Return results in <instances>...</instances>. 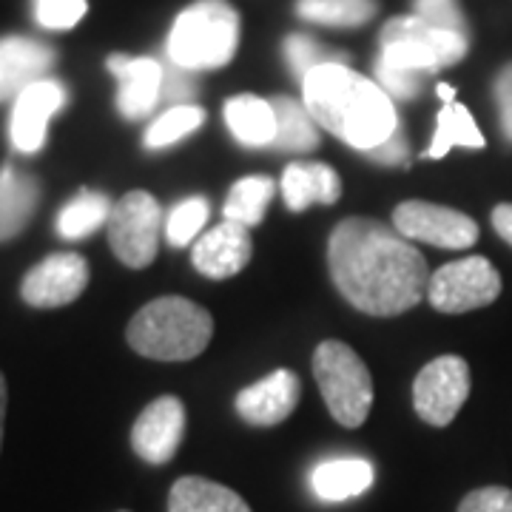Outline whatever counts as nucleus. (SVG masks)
<instances>
[{"label":"nucleus","mask_w":512,"mask_h":512,"mask_svg":"<svg viewBox=\"0 0 512 512\" xmlns=\"http://www.w3.org/2000/svg\"><path fill=\"white\" fill-rule=\"evenodd\" d=\"M330 276L356 311L399 316L427 296L430 268L399 231L376 220L339 222L328 242Z\"/></svg>","instance_id":"1"},{"label":"nucleus","mask_w":512,"mask_h":512,"mask_svg":"<svg viewBox=\"0 0 512 512\" xmlns=\"http://www.w3.org/2000/svg\"><path fill=\"white\" fill-rule=\"evenodd\" d=\"M302 97L319 126L365 154L399 131L393 97L339 60L316 66L302 80Z\"/></svg>","instance_id":"2"},{"label":"nucleus","mask_w":512,"mask_h":512,"mask_svg":"<svg viewBox=\"0 0 512 512\" xmlns=\"http://www.w3.org/2000/svg\"><path fill=\"white\" fill-rule=\"evenodd\" d=\"M128 345L146 359L185 362L200 356L214 336L211 313L183 296L148 302L128 322Z\"/></svg>","instance_id":"3"},{"label":"nucleus","mask_w":512,"mask_h":512,"mask_svg":"<svg viewBox=\"0 0 512 512\" xmlns=\"http://www.w3.org/2000/svg\"><path fill=\"white\" fill-rule=\"evenodd\" d=\"M239 15L225 0H197L168 35V60L185 72L220 69L237 55Z\"/></svg>","instance_id":"4"},{"label":"nucleus","mask_w":512,"mask_h":512,"mask_svg":"<svg viewBox=\"0 0 512 512\" xmlns=\"http://www.w3.org/2000/svg\"><path fill=\"white\" fill-rule=\"evenodd\" d=\"M313 379L342 427H362L373 404V379L359 353L345 342H322L313 353Z\"/></svg>","instance_id":"5"},{"label":"nucleus","mask_w":512,"mask_h":512,"mask_svg":"<svg viewBox=\"0 0 512 512\" xmlns=\"http://www.w3.org/2000/svg\"><path fill=\"white\" fill-rule=\"evenodd\" d=\"M464 55H467V35L436 29L416 15L393 18L382 29L379 60L399 69L433 74L458 63Z\"/></svg>","instance_id":"6"},{"label":"nucleus","mask_w":512,"mask_h":512,"mask_svg":"<svg viewBox=\"0 0 512 512\" xmlns=\"http://www.w3.org/2000/svg\"><path fill=\"white\" fill-rule=\"evenodd\" d=\"M109 245L128 268H146L154 262L163 234V208L148 191H128L114 202L109 217Z\"/></svg>","instance_id":"7"},{"label":"nucleus","mask_w":512,"mask_h":512,"mask_svg":"<svg viewBox=\"0 0 512 512\" xmlns=\"http://www.w3.org/2000/svg\"><path fill=\"white\" fill-rule=\"evenodd\" d=\"M501 293V276L484 256H464L441 265L427 282V299L441 313H467L493 305Z\"/></svg>","instance_id":"8"},{"label":"nucleus","mask_w":512,"mask_h":512,"mask_svg":"<svg viewBox=\"0 0 512 512\" xmlns=\"http://www.w3.org/2000/svg\"><path fill=\"white\" fill-rule=\"evenodd\" d=\"M470 396V367L461 356H439L421 367L413 384V407L433 427H447Z\"/></svg>","instance_id":"9"},{"label":"nucleus","mask_w":512,"mask_h":512,"mask_svg":"<svg viewBox=\"0 0 512 512\" xmlns=\"http://www.w3.org/2000/svg\"><path fill=\"white\" fill-rule=\"evenodd\" d=\"M393 225L404 239L427 242L447 251L470 248L478 239V225L473 217L461 214L456 208L424 200L402 202L393 211Z\"/></svg>","instance_id":"10"},{"label":"nucleus","mask_w":512,"mask_h":512,"mask_svg":"<svg viewBox=\"0 0 512 512\" xmlns=\"http://www.w3.org/2000/svg\"><path fill=\"white\" fill-rule=\"evenodd\" d=\"M89 285V262L80 254H52L23 276L20 296L32 308H60L80 299Z\"/></svg>","instance_id":"11"},{"label":"nucleus","mask_w":512,"mask_h":512,"mask_svg":"<svg viewBox=\"0 0 512 512\" xmlns=\"http://www.w3.org/2000/svg\"><path fill=\"white\" fill-rule=\"evenodd\" d=\"M185 436V407L177 396H160L134 421L131 447L146 464H168Z\"/></svg>","instance_id":"12"},{"label":"nucleus","mask_w":512,"mask_h":512,"mask_svg":"<svg viewBox=\"0 0 512 512\" xmlns=\"http://www.w3.org/2000/svg\"><path fill=\"white\" fill-rule=\"evenodd\" d=\"M66 100H69V94L63 89V83H57L52 77L32 83L15 100V109H12V120H9L12 146L23 154H35L46 146L49 123L57 111L66 106Z\"/></svg>","instance_id":"13"},{"label":"nucleus","mask_w":512,"mask_h":512,"mask_svg":"<svg viewBox=\"0 0 512 512\" xmlns=\"http://www.w3.org/2000/svg\"><path fill=\"white\" fill-rule=\"evenodd\" d=\"M109 72L120 80L117 109L128 120H143L163 100L165 66L154 57L111 55Z\"/></svg>","instance_id":"14"},{"label":"nucleus","mask_w":512,"mask_h":512,"mask_svg":"<svg viewBox=\"0 0 512 512\" xmlns=\"http://www.w3.org/2000/svg\"><path fill=\"white\" fill-rule=\"evenodd\" d=\"M302 387L293 370H274L271 376L239 390L237 413L254 427H274L285 421L299 404Z\"/></svg>","instance_id":"15"},{"label":"nucleus","mask_w":512,"mask_h":512,"mask_svg":"<svg viewBox=\"0 0 512 512\" xmlns=\"http://www.w3.org/2000/svg\"><path fill=\"white\" fill-rule=\"evenodd\" d=\"M254 256V242L245 225L225 220L202 234L191 251L197 271L208 279H228L237 276Z\"/></svg>","instance_id":"16"},{"label":"nucleus","mask_w":512,"mask_h":512,"mask_svg":"<svg viewBox=\"0 0 512 512\" xmlns=\"http://www.w3.org/2000/svg\"><path fill=\"white\" fill-rule=\"evenodd\" d=\"M55 63V49L32 37H0V103L18 100L32 83L43 80Z\"/></svg>","instance_id":"17"},{"label":"nucleus","mask_w":512,"mask_h":512,"mask_svg":"<svg viewBox=\"0 0 512 512\" xmlns=\"http://www.w3.org/2000/svg\"><path fill=\"white\" fill-rule=\"evenodd\" d=\"M376 470L365 458H328L316 464L311 473V490L316 498L339 504L350 501L356 495L367 493L373 487Z\"/></svg>","instance_id":"18"},{"label":"nucleus","mask_w":512,"mask_h":512,"mask_svg":"<svg viewBox=\"0 0 512 512\" xmlns=\"http://www.w3.org/2000/svg\"><path fill=\"white\" fill-rule=\"evenodd\" d=\"M342 194L336 171L325 163H293L282 174V197L291 211L308 205H333Z\"/></svg>","instance_id":"19"},{"label":"nucleus","mask_w":512,"mask_h":512,"mask_svg":"<svg viewBox=\"0 0 512 512\" xmlns=\"http://www.w3.org/2000/svg\"><path fill=\"white\" fill-rule=\"evenodd\" d=\"M40 202V183L15 165L0 168V242L15 239L29 225Z\"/></svg>","instance_id":"20"},{"label":"nucleus","mask_w":512,"mask_h":512,"mask_svg":"<svg viewBox=\"0 0 512 512\" xmlns=\"http://www.w3.org/2000/svg\"><path fill=\"white\" fill-rule=\"evenodd\" d=\"M225 123L242 146H274L276 114L271 100L254 94H237L225 103Z\"/></svg>","instance_id":"21"},{"label":"nucleus","mask_w":512,"mask_h":512,"mask_svg":"<svg viewBox=\"0 0 512 512\" xmlns=\"http://www.w3.org/2000/svg\"><path fill=\"white\" fill-rule=\"evenodd\" d=\"M168 512H251V507L231 487L200 476H185L168 493Z\"/></svg>","instance_id":"22"},{"label":"nucleus","mask_w":512,"mask_h":512,"mask_svg":"<svg viewBox=\"0 0 512 512\" xmlns=\"http://www.w3.org/2000/svg\"><path fill=\"white\" fill-rule=\"evenodd\" d=\"M271 103H274L276 114L274 148L291 151V154H305L319 146V131H316L319 123L313 120L305 103H296L291 97H276Z\"/></svg>","instance_id":"23"},{"label":"nucleus","mask_w":512,"mask_h":512,"mask_svg":"<svg viewBox=\"0 0 512 512\" xmlns=\"http://www.w3.org/2000/svg\"><path fill=\"white\" fill-rule=\"evenodd\" d=\"M484 148V134L478 131L473 114L467 111V106L453 100H444V106L439 111V120H436V134H433V143L427 148L424 157L430 160H441L450 148Z\"/></svg>","instance_id":"24"},{"label":"nucleus","mask_w":512,"mask_h":512,"mask_svg":"<svg viewBox=\"0 0 512 512\" xmlns=\"http://www.w3.org/2000/svg\"><path fill=\"white\" fill-rule=\"evenodd\" d=\"M276 183L271 177H242L231 191H228V202L222 208L225 220L254 228L265 220V211L274 200Z\"/></svg>","instance_id":"25"},{"label":"nucleus","mask_w":512,"mask_h":512,"mask_svg":"<svg viewBox=\"0 0 512 512\" xmlns=\"http://www.w3.org/2000/svg\"><path fill=\"white\" fill-rule=\"evenodd\" d=\"M111 205L106 194L100 191H80L57 217V231L63 239H83L94 234L97 228L109 225L111 217Z\"/></svg>","instance_id":"26"},{"label":"nucleus","mask_w":512,"mask_h":512,"mask_svg":"<svg viewBox=\"0 0 512 512\" xmlns=\"http://www.w3.org/2000/svg\"><path fill=\"white\" fill-rule=\"evenodd\" d=\"M376 9H379L376 0H296L299 18L322 26H336V29L365 26L367 20H373Z\"/></svg>","instance_id":"27"},{"label":"nucleus","mask_w":512,"mask_h":512,"mask_svg":"<svg viewBox=\"0 0 512 512\" xmlns=\"http://www.w3.org/2000/svg\"><path fill=\"white\" fill-rule=\"evenodd\" d=\"M205 123V111L200 106H191V103H185V106H171V109L160 114L146 131V148L151 151H157V148H168L174 146V143H180L183 137L188 134H194L197 128Z\"/></svg>","instance_id":"28"},{"label":"nucleus","mask_w":512,"mask_h":512,"mask_svg":"<svg viewBox=\"0 0 512 512\" xmlns=\"http://www.w3.org/2000/svg\"><path fill=\"white\" fill-rule=\"evenodd\" d=\"M208 200L202 197H191V200H183L171 214H168V222H165V239L174 245V248H183L188 242H194V237L202 231V225L208 222Z\"/></svg>","instance_id":"29"},{"label":"nucleus","mask_w":512,"mask_h":512,"mask_svg":"<svg viewBox=\"0 0 512 512\" xmlns=\"http://www.w3.org/2000/svg\"><path fill=\"white\" fill-rule=\"evenodd\" d=\"M89 9V0H35L37 23L43 29L66 32L77 26Z\"/></svg>","instance_id":"30"},{"label":"nucleus","mask_w":512,"mask_h":512,"mask_svg":"<svg viewBox=\"0 0 512 512\" xmlns=\"http://www.w3.org/2000/svg\"><path fill=\"white\" fill-rule=\"evenodd\" d=\"M285 60H288V66L293 69V74L302 77V80H305L316 66L333 63V60H328V52L308 35H291L285 40Z\"/></svg>","instance_id":"31"},{"label":"nucleus","mask_w":512,"mask_h":512,"mask_svg":"<svg viewBox=\"0 0 512 512\" xmlns=\"http://www.w3.org/2000/svg\"><path fill=\"white\" fill-rule=\"evenodd\" d=\"M376 77H379V86L390 97H396V100H413V97L421 94V86H424V77L427 74L399 69V66H390V63L379 60L376 63Z\"/></svg>","instance_id":"32"},{"label":"nucleus","mask_w":512,"mask_h":512,"mask_svg":"<svg viewBox=\"0 0 512 512\" xmlns=\"http://www.w3.org/2000/svg\"><path fill=\"white\" fill-rule=\"evenodd\" d=\"M416 18L436 26V29H444V32L467 35V23H464V15H461L456 0H416Z\"/></svg>","instance_id":"33"},{"label":"nucleus","mask_w":512,"mask_h":512,"mask_svg":"<svg viewBox=\"0 0 512 512\" xmlns=\"http://www.w3.org/2000/svg\"><path fill=\"white\" fill-rule=\"evenodd\" d=\"M458 512H512V490L507 487H481L464 495Z\"/></svg>","instance_id":"34"},{"label":"nucleus","mask_w":512,"mask_h":512,"mask_svg":"<svg viewBox=\"0 0 512 512\" xmlns=\"http://www.w3.org/2000/svg\"><path fill=\"white\" fill-rule=\"evenodd\" d=\"M197 94V86L194 80L188 77L185 69L180 66H165V83H163V100H168L171 106H185L191 97Z\"/></svg>","instance_id":"35"},{"label":"nucleus","mask_w":512,"mask_h":512,"mask_svg":"<svg viewBox=\"0 0 512 512\" xmlns=\"http://www.w3.org/2000/svg\"><path fill=\"white\" fill-rule=\"evenodd\" d=\"M495 103H498V117H501L504 137L512 143V63L504 66L495 77Z\"/></svg>","instance_id":"36"},{"label":"nucleus","mask_w":512,"mask_h":512,"mask_svg":"<svg viewBox=\"0 0 512 512\" xmlns=\"http://www.w3.org/2000/svg\"><path fill=\"white\" fill-rule=\"evenodd\" d=\"M367 157H370L373 163H382V165H407V160H410V151H407V143H404L402 131L390 134L382 146L370 148V151H367Z\"/></svg>","instance_id":"37"},{"label":"nucleus","mask_w":512,"mask_h":512,"mask_svg":"<svg viewBox=\"0 0 512 512\" xmlns=\"http://www.w3.org/2000/svg\"><path fill=\"white\" fill-rule=\"evenodd\" d=\"M493 225L498 237L512 245V202H501L493 211Z\"/></svg>","instance_id":"38"},{"label":"nucleus","mask_w":512,"mask_h":512,"mask_svg":"<svg viewBox=\"0 0 512 512\" xmlns=\"http://www.w3.org/2000/svg\"><path fill=\"white\" fill-rule=\"evenodd\" d=\"M3 419H6V379L0 373V447H3Z\"/></svg>","instance_id":"39"}]
</instances>
